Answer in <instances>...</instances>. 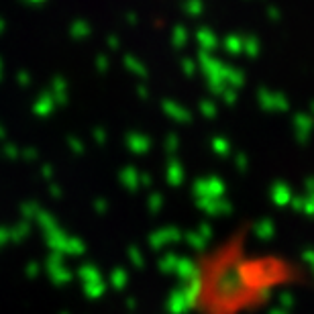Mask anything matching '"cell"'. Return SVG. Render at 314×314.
<instances>
[{
	"label": "cell",
	"mask_w": 314,
	"mask_h": 314,
	"mask_svg": "<svg viewBox=\"0 0 314 314\" xmlns=\"http://www.w3.org/2000/svg\"><path fill=\"white\" fill-rule=\"evenodd\" d=\"M249 235L237 229L196 255L184 292L188 314H257L306 280L302 263L253 247Z\"/></svg>",
	"instance_id": "6da1fadb"
}]
</instances>
